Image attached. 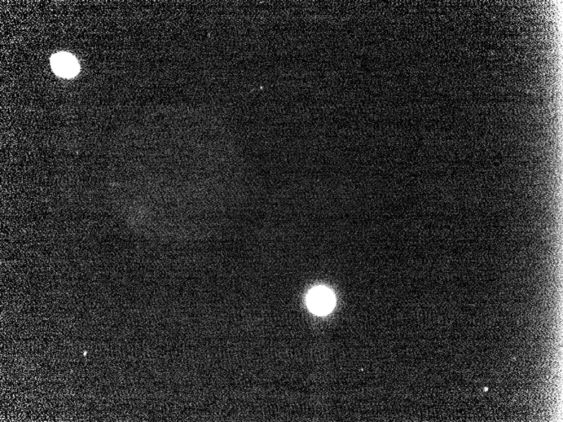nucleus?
I'll list each match as a JSON object with an SVG mask.
<instances>
[{"label":"nucleus","instance_id":"1","mask_svg":"<svg viewBox=\"0 0 563 422\" xmlns=\"http://www.w3.org/2000/svg\"><path fill=\"white\" fill-rule=\"evenodd\" d=\"M306 303L314 314L325 315L333 310L336 300L331 290L325 287H316L307 294Z\"/></svg>","mask_w":563,"mask_h":422},{"label":"nucleus","instance_id":"2","mask_svg":"<svg viewBox=\"0 0 563 422\" xmlns=\"http://www.w3.org/2000/svg\"><path fill=\"white\" fill-rule=\"evenodd\" d=\"M51 65L57 76L63 78H73L80 71L78 60L69 52H61L52 56Z\"/></svg>","mask_w":563,"mask_h":422}]
</instances>
